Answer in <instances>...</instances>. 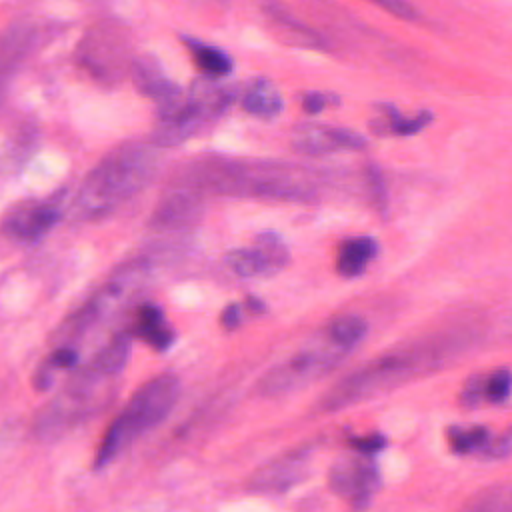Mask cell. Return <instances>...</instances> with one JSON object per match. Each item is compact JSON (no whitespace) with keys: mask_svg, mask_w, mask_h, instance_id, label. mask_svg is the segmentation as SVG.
<instances>
[{"mask_svg":"<svg viewBox=\"0 0 512 512\" xmlns=\"http://www.w3.org/2000/svg\"><path fill=\"white\" fill-rule=\"evenodd\" d=\"M330 490L352 508L362 510L380 488V472L368 456L350 454L338 458L328 472Z\"/></svg>","mask_w":512,"mask_h":512,"instance_id":"10","label":"cell"},{"mask_svg":"<svg viewBox=\"0 0 512 512\" xmlns=\"http://www.w3.org/2000/svg\"><path fill=\"white\" fill-rule=\"evenodd\" d=\"M150 276V262L136 258L118 266L112 276L78 308L66 318L58 330V346H72L96 324L116 312L134 292H138Z\"/></svg>","mask_w":512,"mask_h":512,"instance_id":"7","label":"cell"},{"mask_svg":"<svg viewBox=\"0 0 512 512\" xmlns=\"http://www.w3.org/2000/svg\"><path fill=\"white\" fill-rule=\"evenodd\" d=\"M224 262L240 278H268L288 266L290 250L278 232L262 230L252 246L230 250Z\"/></svg>","mask_w":512,"mask_h":512,"instance_id":"9","label":"cell"},{"mask_svg":"<svg viewBox=\"0 0 512 512\" xmlns=\"http://www.w3.org/2000/svg\"><path fill=\"white\" fill-rule=\"evenodd\" d=\"M352 350L346 348L324 326L306 346L294 352L284 362L268 370L258 382V390L264 396H282L296 392L332 372Z\"/></svg>","mask_w":512,"mask_h":512,"instance_id":"6","label":"cell"},{"mask_svg":"<svg viewBox=\"0 0 512 512\" xmlns=\"http://www.w3.org/2000/svg\"><path fill=\"white\" fill-rule=\"evenodd\" d=\"M460 344V338L448 334L416 340L412 344L388 350L342 376L320 396L318 410L336 412L380 396L412 378L442 366L460 348Z\"/></svg>","mask_w":512,"mask_h":512,"instance_id":"2","label":"cell"},{"mask_svg":"<svg viewBox=\"0 0 512 512\" xmlns=\"http://www.w3.org/2000/svg\"><path fill=\"white\" fill-rule=\"evenodd\" d=\"M204 192L180 180L176 188L166 192L156 210L152 212L150 224L156 230H182L194 224L202 216Z\"/></svg>","mask_w":512,"mask_h":512,"instance_id":"14","label":"cell"},{"mask_svg":"<svg viewBox=\"0 0 512 512\" xmlns=\"http://www.w3.org/2000/svg\"><path fill=\"white\" fill-rule=\"evenodd\" d=\"M446 442L454 454H486L492 440L484 426H450L446 430Z\"/></svg>","mask_w":512,"mask_h":512,"instance_id":"24","label":"cell"},{"mask_svg":"<svg viewBox=\"0 0 512 512\" xmlns=\"http://www.w3.org/2000/svg\"><path fill=\"white\" fill-rule=\"evenodd\" d=\"M130 42L120 24L100 22L86 30L76 46V62L100 84L112 86L130 76Z\"/></svg>","mask_w":512,"mask_h":512,"instance_id":"8","label":"cell"},{"mask_svg":"<svg viewBox=\"0 0 512 512\" xmlns=\"http://www.w3.org/2000/svg\"><path fill=\"white\" fill-rule=\"evenodd\" d=\"M130 76L136 90L156 104L158 118L170 116L186 100V90L166 76L162 64L152 54L136 56Z\"/></svg>","mask_w":512,"mask_h":512,"instance_id":"12","label":"cell"},{"mask_svg":"<svg viewBox=\"0 0 512 512\" xmlns=\"http://www.w3.org/2000/svg\"><path fill=\"white\" fill-rule=\"evenodd\" d=\"M242 110L260 120H274L284 110V98L278 86L268 78H254L246 84L242 98Z\"/></svg>","mask_w":512,"mask_h":512,"instance_id":"22","label":"cell"},{"mask_svg":"<svg viewBox=\"0 0 512 512\" xmlns=\"http://www.w3.org/2000/svg\"><path fill=\"white\" fill-rule=\"evenodd\" d=\"M158 150L152 142L132 140L102 156L72 198V218L78 222L102 220L138 196L160 170Z\"/></svg>","mask_w":512,"mask_h":512,"instance_id":"3","label":"cell"},{"mask_svg":"<svg viewBox=\"0 0 512 512\" xmlns=\"http://www.w3.org/2000/svg\"><path fill=\"white\" fill-rule=\"evenodd\" d=\"M40 40L42 28L34 22H18L0 32V90Z\"/></svg>","mask_w":512,"mask_h":512,"instance_id":"17","label":"cell"},{"mask_svg":"<svg viewBox=\"0 0 512 512\" xmlns=\"http://www.w3.org/2000/svg\"><path fill=\"white\" fill-rule=\"evenodd\" d=\"M220 322H222V326L228 328V330L236 328V326L242 322V308H240V304H228V306L224 308L222 316H220Z\"/></svg>","mask_w":512,"mask_h":512,"instance_id":"31","label":"cell"},{"mask_svg":"<svg viewBox=\"0 0 512 512\" xmlns=\"http://www.w3.org/2000/svg\"><path fill=\"white\" fill-rule=\"evenodd\" d=\"M200 2H206V4H222L224 0H200Z\"/></svg>","mask_w":512,"mask_h":512,"instance_id":"33","label":"cell"},{"mask_svg":"<svg viewBox=\"0 0 512 512\" xmlns=\"http://www.w3.org/2000/svg\"><path fill=\"white\" fill-rule=\"evenodd\" d=\"M512 396V370L494 368L470 376L460 390V404L476 408L482 404H504Z\"/></svg>","mask_w":512,"mask_h":512,"instance_id":"18","label":"cell"},{"mask_svg":"<svg viewBox=\"0 0 512 512\" xmlns=\"http://www.w3.org/2000/svg\"><path fill=\"white\" fill-rule=\"evenodd\" d=\"M290 144L296 152L308 156H322L340 150H364L368 146L366 136L342 126H328L316 122H304L292 130Z\"/></svg>","mask_w":512,"mask_h":512,"instance_id":"13","label":"cell"},{"mask_svg":"<svg viewBox=\"0 0 512 512\" xmlns=\"http://www.w3.org/2000/svg\"><path fill=\"white\" fill-rule=\"evenodd\" d=\"M378 252H380V244L374 236L362 234V236L346 238L338 246L336 272L342 278H358L368 270V266L378 256Z\"/></svg>","mask_w":512,"mask_h":512,"instance_id":"20","label":"cell"},{"mask_svg":"<svg viewBox=\"0 0 512 512\" xmlns=\"http://www.w3.org/2000/svg\"><path fill=\"white\" fill-rule=\"evenodd\" d=\"M364 174V192L368 196V200L372 202V206L380 212L386 210L388 204V196H386V182H384V174L378 166L370 164L362 170Z\"/></svg>","mask_w":512,"mask_h":512,"instance_id":"27","label":"cell"},{"mask_svg":"<svg viewBox=\"0 0 512 512\" xmlns=\"http://www.w3.org/2000/svg\"><path fill=\"white\" fill-rule=\"evenodd\" d=\"M374 6H378L380 10H384L386 14L404 20V22H418L420 20V12L418 8L410 2V0H366Z\"/></svg>","mask_w":512,"mask_h":512,"instance_id":"29","label":"cell"},{"mask_svg":"<svg viewBox=\"0 0 512 512\" xmlns=\"http://www.w3.org/2000/svg\"><path fill=\"white\" fill-rule=\"evenodd\" d=\"M302 110L310 116L314 114H320L324 112L328 106H336L340 102V98L336 94H330V92H320V90H310V92H304L302 98Z\"/></svg>","mask_w":512,"mask_h":512,"instance_id":"30","label":"cell"},{"mask_svg":"<svg viewBox=\"0 0 512 512\" xmlns=\"http://www.w3.org/2000/svg\"><path fill=\"white\" fill-rule=\"evenodd\" d=\"M114 376L88 362L78 368L64 388L48 402L34 420V434L38 438L54 440L60 434L76 428L86 418L98 414L114 396Z\"/></svg>","mask_w":512,"mask_h":512,"instance_id":"5","label":"cell"},{"mask_svg":"<svg viewBox=\"0 0 512 512\" xmlns=\"http://www.w3.org/2000/svg\"><path fill=\"white\" fill-rule=\"evenodd\" d=\"M182 182L204 194L258 198L280 202H318L348 186L350 178L336 170L284 160L204 156L182 172Z\"/></svg>","mask_w":512,"mask_h":512,"instance_id":"1","label":"cell"},{"mask_svg":"<svg viewBox=\"0 0 512 512\" xmlns=\"http://www.w3.org/2000/svg\"><path fill=\"white\" fill-rule=\"evenodd\" d=\"M178 398L180 380L174 374H158L144 382L106 428L94 458V466H108L134 440L156 428L172 412Z\"/></svg>","mask_w":512,"mask_h":512,"instance_id":"4","label":"cell"},{"mask_svg":"<svg viewBox=\"0 0 512 512\" xmlns=\"http://www.w3.org/2000/svg\"><path fill=\"white\" fill-rule=\"evenodd\" d=\"M182 44L188 48L196 68L204 72L208 78H222L232 72L234 60L222 48L188 34L182 36Z\"/></svg>","mask_w":512,"mask_h":512,"instance_id":"23","label":"cell"},{"mask_svg":"<svg viewBox=\"0 0 512 512\" xmlns=\"http://www.w3.org/2000/svg\"><path fill=\"white\" fill-rule=\"evenodd\" d=\"M348 446L354 450V454L372 458L374 454L382 452L386 448V436L380 432H368V434H356L348 438Z\"/></svg>","mask_w":512,"mask_h":512,"instance_id":"28","label":"cell"},{"mask_svg":"<svg viewBox=\"0 0 512 512\" xmlns=\"http://www.w3.org/2000/svg\"><path fill=\"white\" fill-rule=\"evenodd\" d=\"M262 14L266 16V20L272 24V28L276 30V34L280 36V40L298 46V48H306V50H328V42L326 38L316 32L314 28H310L308 24H304L300 18H296L284 4H280L278 0H258Z\"/></svg>","mask_w":512,"mask_h":512,"instance_id":"16","label":"cell"},{"mask_svg":"<svg viewBox=\"0 0 512 512\" xmlns=\"http://www.w3.org/2000/svg\"><path fill=\"white\" fill-rule=\"evenodd\" d=\"M310 466V448H296L262 464L250 478V488L262 494L286 492L304 480Z\"/></svg>","mask_w":512,"mask_h":512,"instance_id":"15","label":"cell"},{"mask_svg":"<svg viewBox=\"0 0 512 512\" xmlns=\"http://www.w3.org/2000/svg\"><path fill=\"white\" fill-rule=\"evenodd\" d=\"M60 218V206L52 198L22 200L6 212L2 232L14 242L36 244L60 222Z\"/></svg>","mask_w":512,"mask_h":512,"instance_id":"11","label":"cell"},{"mask_svg":"<svg viewBox=\"0 0 512 512\" xmlns=\"http://www.w3.org/2000/svg\"><path fill=\"white\" fill-rule=\"evenodd\" d=\"M130 336L146 342L154 350H166L174 342V330L168 324L162 308L156 304H140L132 322Z\"/></svg>","mask_w":512,"mask_h":512,"instance_id":"21","label":"cell"},{"mask_svg":"<svg viewBox=\"0 0 512 512\" xmlns=\"http://www.w3.org/2000/svg\"><path fill=\"white\" fill-rule=\"evenodd\" d=\"M376 110L380 112V116L370 122V128L378 136H414L430 126L434 120V114L430 110H420L412 116H406L390 102L376 104Z\"/></svg>","mask_w":512,"mask_h":512,"instance_id":"19","label":"cell"},{"mask_svg":"<svg viewBox=\"0 0 512 512\" xmlns=\"http://www.w3.org/2000/svg\"><path fill=\"white\" fill-rule=\"evenodd\" d=\"M78 362V352L74 346H58L46 360L44 364L38 368V378H36V386L38 388H48L56 376V372L60 370H70L74 368Z\"/></svg>","mask_w":512,"mask_h":512,"instance_id":"25","label":"cell"},{"mask_svg":"<svg viewBox=\"0 0 512 512\" xmlns=\"http://www.w3.org/2000/svg\"><path fill=\"white\" fill-rule=\"evenodd\" d=\"M246 306H248L250 310H254V312H262V310H264V302L258 300V298H254V296H250V298L246 300Z\"/></svg>","mask_w":512,"mask_h":512,"instance_id":"32","label":"cell"},{"mask_svg":"<svg viewBox=\"0 0 512 512\" xmlns=\"http://www.w3.org/2000/svg\"><path fill=\"white\" fill-rule=\"evenodd\" d=\"M466 512H512V486H494L482 492Z\"/></svg>","mask_w":512,"mask_h":512,"instance_id":"26","label":"cell"}]
</instances>
